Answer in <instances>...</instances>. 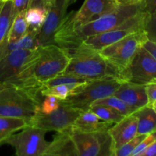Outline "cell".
I'll return each mask as SVG.
<instances>
[{"label":"cell","mask_w":156,"mask_h":156,"mask_svg":"<svg viewBox=\"0 0 156 156\" xmlns=\"http://www.w3.org/2000/svg\"><path fill=\"white\" fill-rule=\"evenodd\" d=\"M69 59L66 51L56 44L40 47L37 57L18 76L8 81L6 84L33 88L40 91L41 84L65 71Z\"/></svg>","instance_id":"6da1fadb"},{"label":"cell","mask_w":156,"mask_h":156,"mask_svg":"<svg viewBox=\"0 0 156 156\" xmlns=\"http://www.w3.org/2000/svg\"><path fill=\"white\" fill-rule=\"evenodd\" d=\"M144 0L134 4L119 5L111 12L63 34H56L54 43L65 50L77 48L85 40L118 27L125 21L144 11Z\"/></svg>","instance_id":"7a4b0ae2"},{"label":"cell","mask_w":156,"mask_h":156,"mask_svg":"<svg viewBox=\"0 0 156 156\" xmlns=\"http://www.w3.org/2000/svg\"><path fill=\"white\" fill-rule=\"evenodd\" d=\"M66 51L70 59L68 66L62 74L72 75L88 81L108 78L123 82L129 81V76L126 72L110 62L99 51L83 45Z\"/></svg>","instance_id":"3957f363"},{"label":"cell","mask_w":156,"mask_h":156,"mask_svg":"<svg viewBox=\"0 0 156 156\" xmlns=\"http://www.w3.org/2000/svg\"><path fill=\"white\" fill-rule=\"evenodd\" d=\"M40 91L9 85L0 91V117L22 119L29 123L40 109Z\"/></svg>","instance_id":"277c9868"},{"label":"cell","mask_w":156,"mask_h":156,"mask_svg":"<svg viewBox=\"0 0 156 156\" xmlns=\"http://www.w3.org/2000/svg\"><path fill=\"white\" fill-rule=\"evenodd\" d=\"M123 82L112 78L88 81L76 88L62 102L81 111H88L94 101L113 95Z\"/></svg>","instance_id":"5b68a950"},{"label":"cell","mask_w":156,"mask_h":156,"mask_svg":"<svg viewBox=\"0 0 156 156\" xmlns=\"http://www.w3.org/2000/svg\"><path fill=\"white\" fill-rule=\"evenodd\" d=\"M147 40L144 30H139L102 49L99 53L110 62L127 73L129 64Z\"/></svg>","instance_id":"8992f818"},{"label":"cell","mask_w":156,"mask_h":156,"mask_svg":"<svg viewBox=\"0 0 156 156\" xmlns=\"http://www.w3.org/2000/svg\"><path fill=\"white\" fill-rule=\"evenodd\" d=\"M118 5L117 0H85L77 12H72L66 15L56 34L73 31L101 15L111 12Z\"/></svg>","instance_id":"52a82bcc"},{"label":"cell","mask_w":156,"mask_h":156,"mask_svg":"<svg viewBox=\"0 0 156 156\" xmlns=\"http://www.w3.org/2000/svg\"><path fill=\"white\" fill-rule=\"evenodd\" d=\"M21 130L12 134L2 144L13 147L15 156H41L50 144L45 139L47 131L30 125Z\"/></svg>","instance_id":"ba28073f"},{"label":"cell","mask_w":156,"mask_h":156,"mask_svg":"<svg viewBox=\"0 0 156 156\" xmlns=\"http://www.w3.org/2000/svg\"><path fill=\"white\" fill-rule=\"evenodd\" d=\"M148 15L149 14L145 11L140 12L112 30L87 38L81 45L91 50L100 51L131 34L144 30L145 22Z\"/></svg>","instance_id":"9c48e42d"},{"label":"cell","mask_w":156,"mask_h":156,"mask_svg":"<svg viewBox=\"0 0 156 156\" xmlns=\"http://www.w3.org/2000/svg\"><path fill=\"white\" fill-rule=\"evenodd\" d=\"M80 110L66 105L61 101L60 106L50 114H43L39 111L29 122V125L47 131L57 133L68 132L73 127Z\"/></svg>","instance_id":"30bf717a"},{"label":"cell","mask_w":156,"mask_h":156,"mask_svg":"<svg viewBox=\"0 0 156 156\" xmlns=\"http://www.w3.org/2000/svg\"><path fill=\"white\" fill-rule=\"evenodd\" d=\"M39 51L40 47L33 50H16L0 59V82L6 83L18 76L37 57Z\"/></svg>","instance_id":"8fae6325"},{"label":"cell","mask_w":156,"mask_h":156,"mask_svg":"<svg viewBox=\"0 0 156 156\" xmlns=\"http://www.w3.org/2000/svg\"><path fill=\"white\" fill-rule=\"evenodd\" d=\"M67 0H54L47 9V15L37 36L39 47L55 44L54 37L66 16Z\"/></svg>","instance_id":"7c38bea8"},{"label":"cell","mask_w":156,"mask_h":156,"mask_svg":"<svg viewBox=\"0 0 156 156\" xmlns=\"http://www.w3.org/2000/svg\"><path fill=\"white\" fill-rule=\"evenodd\" d=\"M128 82L146 85L156 82V59L141 47L127 69Z\"/></svg>","instance_id":"4fadbf2b"},{"label":"cell","mask_w":156,"mask_h":156,"mask_svg":"<svg viewBox=\"0 0 156 156\" xmlns=\"http://www.w3.org/2000/svg\"><path fill=\"white\" fill-rule=\"evenodd\" d=\"M76 148L77 156H96L108 132L86 133L71 128L68 131Z\"/></svg>","instance_id":"5bb4252c"},{"label":"cell","mask_w":156,"mask_h":156,"mask_svg":"<svg viewBox=\"0 0 156 156\" xmlns=\"http://www.w3.org/2000/svg\"><path fill=\"white\" fill-rule=\"evenodd\" d=\"M113 95L136 110L148 105L146 85L143 84L123 82Z\"/></svg>","instance_id":"9a60e30c"},{"label":"cell","mask_w":156,"mask_h":156,"mask_svg":"<svg viewBox=\"0 0 156 156\" xmlns=\"http://www.w3.org/2000/svg\"><path fill=\"white\" fill-rule=\"evenodd\" d=\"M138 129L137 118L133 115L125 117L123 120L114 123L108 130L111 136L114 150L136 136Z\"/></svg>","instance_id":"2e32d148"},{"label":"cell","mask_w":156,"mask_h":156,"mask_svg":"<svg viewBox=\"0 0 156 156\" xmlns=\"http://www.w3.org/2000/svg\"><path fill=\"white\" fill-rule=\"evenodd\" d=\"M113 125L114 123L103 121L92 111L88 110L81 112L72 128L82 132L104 133L108 132Z\"/></svg>","instance_id":"e0dca14e"},{"label":"cell","mask_w":156,"mask_h":156,"mask_svg":"<svg viewBox=\"0 0 156 156\" xmlns=\"http://www.w3.org/2000/svg\"><path fill=\"white\" fill-rule=\"evenodd\" d=\"M41 156H77L74 143L68 132L57 133Z\"/></svg>","instance_id":"ac0fdd59"},{"label":"cell","mask_w":156,"mask_h":156,"mask_svg":"<svg viewBox=\"0 0 156 156\" xmlns=\"http://www.w3.org/2000/svg\"><path fill=\"white\" fill-rule=\"evenodd\" d=\"M38 34V30L29 29L25 36L16 42H8L6 40L0 47V59L14 50H33L40 47L37 41Z\"/></svg>","instance_id":"d6986e66"},{"label":"cell","mask_w":156,"mask_h":156,"mask_svg":"<svg viewBox=\"0 0 156 156\" xmlns=\"http://www.w3.org/2000/svg\"><path fill=\"white\" fill-rule=\"evenodd\" d=\"M138 121V135H148L156 131V113L149 105L143 107L134 112Z\"/></svg>","instance_id":"ffe728a7"},{"label":"cell","mask_w":156,"mask_h":156,"mask_svg":"<svg viewBox=\"0 0 156 156\" xmlns=\"http://www.w3.org/2000/svg\"><path fill=\"white\" fill-rule=\"evenodd\" d=\"M28 125L29 123L22 119L0 117V145L12 134Z\"/></svg>","instance_id":"44dd1931"},{"label":"cell","mask_w":156,"mask_h":156,"mask_svg":"<svg viewBox=\"0 0 156 156\" xmlns=\"http://www.w3.org/2000/svg\"><path fill=\"white\" fill-rule=\"evenodd\" d=\"M14 18L13 4L12 0H9L3 3L0 10V47L7 40Z\"/></svg>","instance_id":"7402d4cb"},{"label":"cell","mask_w":156,"mask_h":156,"mask_svg":"<svg viewBox=\"0 0 156 156\" xmlns=\"http://www.w3.org/2000/svg\"><path fill=\"white\" fill-rule=\"evenodd\" d=\"M28 24L25 20V11L15 15L7 37L8 42H16L28 32Z\"/></svg>","instance_id":"603a6c76"},{"label":"cell","mask_w":156,"mask_h":156,"mask_svg":"<svg viewBox=\"0 0 156 156\" xmlns=\"http://www.w3.org/2000/svg\"><path fill=\"white\" fill-rule=\"evenodd\" d=\"M47 15V9L41 5L29 7L25 11V20L30 30L40 31Z\"/></svg>","instance_id":"cb8c5ba5"},{"label":"cell","mask_w":156,"mask_h":156,"mask_svg":"<svg viewBox=\"0 0 156 156\" xmlns=\"http://www.w3.org/2000/svg\"><path fill=\"white\" fill-rule=\"evenodd\" d=\"M105 105V106L110 107V108L117 111L120 114H121L124 117L131 115V114H133L137 111L136 109L129 106L126 103H124L123 101L119 99L118 98L115 97L114 95H111L109 97L105 98L99 99V100L94 101L91 105Z\"/></svg>","instance_id":"d4e9b609"},{"label":"cell","mask_w":156,"mask_h":156,"mask_svg":"<svg viewBox=\"0 0 156 156\" xmlns=\"http://www.w3.org/2000/svg\"><path fill=\"white\" fill-rule=\"evenodd\" d=\"M84 83L80 84H70V85H59L56 86L50 87L48 88H44L40 91L41 97L46 96H53L60 101H64L68 98L70 94L73 92L76 88Z\"/></svg>","instance_id":"484cf974"},{"label":"cell","mask_w":156,"mask_h":156,"mask_svg":"<svg viewBox=\"0 0 156 156\" xmlns=\"http://www.w3.org/2000/svg\"><path fill=\"white\" fill-rule=\"evenodd\" d=\"M88 110L92 111L103 121L114 123V124L120 122L125 117L124 116H123L113 108L105 106V105H91Z\"/></svg>","instance_id":"4316f807"},{"label":"cell","mask_w":156,"mask_h":156,"mask_svg":"<svg viewBox=\"0 0 156 156\" xmlns=\"http://www.w3.org/2000/svg\"><path fill=\"white\" fill-rule=\"evenodd\" d=\"M88 82V80L77 77V76H72V75L60 74L47 82L41 84L40 87V91L44 88H48L50 87L56 86L59 85H70V84H80Z\"/></svg>","instance_id":"83f0119b"},{"label":"cell","mask_w":156,"mask_h":156,"mask_svg":"<svg viewBox=\"0 0 156 156\" xmlns=\"http://www.w3.org/2000/svg\"><path fill=\"white\" fill-rule=\"evenodd\" d=\"M147 135H137L114 152V156H131L136 146Z\"/></svg>","instance_id":"f1b7e54d"},{"label":"cell","mask_w":156,"mask_h":156,"mask_svg":"<svg viewBox=\"0 0 156 156\" xmlns=\"http://www.w3.org/2000/svg\"><path fill=\"white\" fill-rule=\"evenodd\" d=\"M144 31L148 41L156 44V12L148 15L145 22Z\"/></svg>","instance_id":"f546056e"},{"label":"cell","mask_w":156,"mask_h":156,"mask_svg":"<svg viewBox=\"0 0 156 156\" xmlns=\"http://www.w3.org/2000/svg\"><path fill=\"white\" fill-rule=\"evenodd\" d=\"M61 101L53 96H46L40 105V112L43 114H50L60 106Z\"/></svg>","instance_id":"4dcf8cb0"},{"label":"cell","mask_w":156,"mask_h":156,"mask_svg":"<svg viewBox=\"0 0 156 156\" xmlns=\"http://www.w3.org/2000/svg\"><path fill=\"white\" fill-rule=\"evenodd\" d=\"M114 149L113 146L112 140L108 133L103 143H102L100 151L96 156H114Z\"/></svg>","instance_id":"1f68e13d"},{"label":"cell","mask_w":156,"mask_h":156,"mask_svg":"<svg viewBox=\"0 0 156 156\" xmlns=\"http://www.w3.org/2000/svg\"><path fill=\"white\" fill-rule=\"evenodd\" d=\"M13 4V14L14 16L19 12H24L29 7H30L33 0H12Z\"/></svg>","instance_id":"d6a6232c"},{"label":"cell","mask_w":156,"mask_h":156,"mask_svg":"<svg viewBox=\"0 0 156 156\" xmlns=\"http://www.w3.org/2000/svg\"><path fill=\"white\" fill-rule=\"evenodd\" d=\"M146 91L148 98V105L151 106L156 101V82L146 84Z\"/></svg>","instance_id":"836d02e7"},{"label":"cell","mask_w":156,"mask_h":156,"mask_svg":"<svg viewBox=\"0 0 156 156\" xmlns=\"http://www.w3.org/2000/svg\"><path fill=\"white\" fill-rule=\"evenodd\" d=\"M133 156H156V141L144 150Z\"/></svg>","instance_id":"e575fe53"},{"label":"cell","mask_w":156,"mask_h":156,"mask_svg":"<svg viewBox=\"0 0 156 156\" xmlns=\"http://www.w3.org/2000/svg\"><path fill=\"white\" fill-rule=\"evenodd\" d=\"M144 11L148 14L156 12V0H144Z\"/></svg>","instance_id":"d590c367"},{"label":"cell","mask_w":156,"mask_h":156,"mask_svg":"<svg viewBox=\"0 0 156 156\" xmlns=\"http://www.w3.org/2000/svg\"><path fill=\"white\" fill-rule=\"evenodd\" d=\"M152 56L156 59V44L150 41H146L143 46Z\"/></svg>","instance_id":"8d00e7d4"},{"label":"cell","mask_w":156,"mask_h":156,"mask_svg":"<svg viewBox=\"0 0 156 156\" xmlns=\"http://www.w3.org/2000/svg\"><path fill=\"white\" fill-rule=\"evenodd\" d=\"M143 0H117L119 5H128V4H134V3L140 2Z\"/></svg>","instance_id":"74e56055"},{"label":"cell","mask_w":156,"mask_h":156,"mask_svg":"<svg viewBox=\"0 0 156 156\" xmlns=\"http://www.w3.org/2000/svg\"><path fill=\"white\" fill-rule=\"evenodd\" d=\"M53 2L54 0H41V5L47 9H48V8L53 4Z\"/></svg>","instance_id":"f35d334b"},{"label":"cell","mask_w":156,"mask_h":156,"mask_svg":"<svg viewBox=\"0 0 156 156\" xmlns=\"http://www.w3.org/2000/svg\"><path fill=\"white\" fill-rule=\"evenodd\" d=\"M8 86H9V85H8V84L0 82V91H1L2 89H3V88H6V87H8Z\"/></svg>","instance_id":"ab89813d"},{"label":"cell","mask_w":156,"mask_h":156,"mask_svg":"<svg viewBox=\"0 0 156 156\" xmlns=\"http://www.w3.org/2000/svg\"><path fill=\"white\" fill-rule=\"evenodd\" d=\"M67 2H68L69 6L70 5H72V4H73L74 2H76V0H67Z\"/></svg>","instance_id":"60d3db41"},{"label":"cell","mask_w":156,"mask_h":156,"mask_svg":"<svg viewBox=\"0 0 156 156\" xmlns=\"http://www.w3.org/2000/svg\"><path fill=\"white\" fill-rule=\"evenodd\" d=\"M151 107H152V109H153L154 111H155V112L156 113V101L154 102V103L151 105Z\"/></svg>","instance_id":"b9f144b4"},{"label":"cell","mask_w":156,"mask_h":156,"mask_svg":"<svg viewBox=\"0 0 156 156\" xmlns=\"http://www.w3.org/2000/svg\"><path fill=\"white\" fill-rule=\"evenodd\" d=\"M3 3H4V2H2L0 1V10H1V8H2V6Z\"/></svg>","instance_id":"7bdbcfd3"},{"label":"cell","mask_w":156,"mask_h":156,"mask_svg":"<svg viewBox=\"0 0 156 156\" xmlns=\"http://www.w3.org/2000/svg\"><path fill=\"white\" fill-rule=\"evenodd\" d=\"M0 1H1V2H5L9 1V0H0Z\"/></svg>","instance_id":"ee69618b"}]
</instances>
